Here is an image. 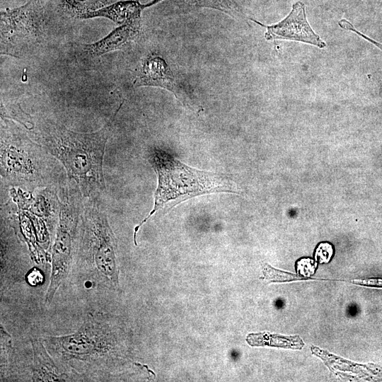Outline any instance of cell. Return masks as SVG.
<instances>
[{
  "label": "cell",
  "mask_w": 382,
  "mask_h": 382,
  "mask_svg": "<svg viewBox=\"0 0 382 382\" xmlns=\"http://www.w3.org/2000/svg\"><path fill=\"white\" fill-rule=\"evenodd\" d=\"M120 108L96 132H75L49 121L40 123L34 132L35 141L62 164L70 182L86 199H97L105 190L103 158Z\"/></svg>",
  "instance_id": "obj_1"
},
{
  "label": "cell",
  "mask_w": 382,
  "mask_h": 382,
  "mask_svg": "<svg viewBox=\"0 0 382 382\" xmlns=\"http://www.w3.org/2000/svg\"><path fill=\"white\" fill-rule=\"evenodd\" d=\"M151 164L157 173L158 185L154 194L153 209L134 228L135 245H137V233L139 229L159 209L172 208L183 201L199 195L239 192L236 184L226 175L190 167L163 150L154 151Z\"/></svg>",
  "instance_id": "obj_2"
},
{
  "label": "cell",
  "mask_w": 382,
  "mask_h": 382,
  "mask_svg": "<svg viewBox=\"0 0 382 382\" xmlns=\"http://www.w3.org/2000/svg\"><path fill=\"white\" fill-rule=\"evenodd\" d=\"M1 176L13 186L33 190L54 183L55 160L16 125H1Z\"/></svg>",
  "instance_id": "obj_3"
},
{
  "label": "cell",
  "mask_w": 382,
  "mask_h": 382,
  "mask_svg": "<svg viewBox=\"0 0 382 382\" xmlns=\"http://www.w3.org/2000/svg\"><path fill=\"white\" fill-rule=\"evenodd\" d=\"M79 255L105 286H119L117 241L97 199H87L81 216Z\"/></svg>",
  "instance_id": "obj_4"
},
{
  "label": "cell",
  "mask_w": 382,
  "mask_h": 382,
  "mask_svg": "<svg viewBox=\"0 0 382 382\" xmlns=\"http://www.w3.org/2000/svg\"><path fill=\"white\" fill-rule=\"evenodd\" d=\"M50 2L29 0L1 11V54L22 57L37 47L45 35Z\"/></svg>",
  "instance_id": "obj_5"
},
{
  "label": "cell",
  "mask_w": 382,
  "mask_h": 382,
  "mask_svg": "<svg viewBox=\"0 0 382 382\" xmlns=\"http://www.w3.org/2000/svg\"><path fill=\"white\" fill-rule=\"evenodd\" d=\"M59 223L52 252V269L45 302L49 305L68 276L72 260L73 245L83 211L82 197L74 185L61 190Z\"/></svg>",
  "instance_id": "obj_6"
},
{
  "label": "cell",
  "mask_w": 382,
  "mask_h": 382,
  "mask_svg": "<svg viewBox=\"0 0 382 382\" xmlns=\"http://www.w3.org/2000/svg\"><path fill=\"white\" fill-rule=\"evenodd\" d=\"M54 355L66 361H95L111 359V328L92 318H87L75 332L64 336H50L45 340Z\"/></svg>",
  "instance_id": "obj_7"
},
{
  "label": "cell",
  "mask_w": 382,
  "mask_h": 382,
  "mask_svg": "<svg viewBox=\"0 0 382 382\" xmlns=\"http://www.w3.org/2000/svg\"><path fill=\"white\" fill-rule=\"evenodd\" d=\"M267 28L265 37L267 40H287L301 42L323 49L327 45L308 23L306 15V6L301 1L292 5L290 13L277 23L265 25L251 19Z\"/></svg>",
  "instance_id": "obj_8"
},
{
  "label": "cell",
  "mask_w": 382,
  "mask_h": 382,
  "mask_svg": "<svg viewBox=\"0 0 382 382\" xmlns=\"http://www.w3.org/2000/svg\"><path fill=\"white\" fill-rule=\"evenodd\" d=\"M140 30L141 16H137L120 25L103 38L81 46L87 55L92 57H99L122 49L139 36Z\"/></svg>",
  "instance_id": "obj_9"
},
{
  "label": "cell",
  "mask_w": 382,
  "mask_h": 382,
  "mask_svg": "<svg viewBox=\"0 0 382 382\" xmlns=\"http://www.w3.org/2000/svg\"><path fill=\"white\" fill-rule=\"evenodd\" d=\"M135 86H158L174 93L183 103V93L177 86L171 70L160 57L151 55L143 62L134 81Z\"/></svg>",
  "instance_id": "obj_10"
},
{
  "label": "cell",
  "mask_w": 382,
  "mask_h": 382,
  "mask_svg": "<svg viewBox=\"0 0 382 382\" xmlns=\"http://www.w3.org/2000/svg\"><path fill=\"white\" fill-rule=\"evenodd\" d=\"M161 1L162 0H153L148 4H141L138 1L122 0L103 8L85 13L81 15L78 19L105 18L118 25H122L131 18L141 16V12L145 8L151 6Z\"/></svg>",
  "instance_id": "obj_11"
},
{
  "label": "cell",
  "mask_w": 382,
  "mask_h": 382,
  "mask_svg": "<svg viewBox=\"0 0 382 382\" xmlns=\"http://www.w3.org/2000/svg\"><path fill=\"white\" fill-rule=\"evenodd\" d=\"M34 351V369L32 377L33 381H68L55 366L54 361L47 354L42 343L35 340L33 342Z\"/></svg>",
  "instance_id": "obj_12"
},
{
  "label": "cell",
  "mask_w": 382,
  "mask_h": 382,
  "mask_svg": "<svg viewBox=\"0 0 382 382\" xmlns=\"http://www.w3.org/2000/svg\"><path fill=\"white\" fill-rule=\"evenodd\" d=\"M122 0H55L57 9L70 18L78 19L87 12L96 11Z\"/></svg>",
  "instance_id": "obj_13"
},
{
  "label": "cell",
  "mask_w": 382,
  "mask_h": 382,
  "mask_svg": "<svg viewBox=\"0 0 382 382\" xmlns=\"http://www.w3.org/2000/svg\"><path fill=\"white\" fill-rule=\"evenodd\" d=\"M186 3L197 6L216 8L231 15L238 9L232 0H183Z\"/></svg>",
  "instance_id": "obj_14"
},
{
  "label": "cell",
  "mask_w": 382,
  "mask_h": 382,
  "mask_svg": "<svg viewBox=\"0 0 382 382\" xmlns=\"http://www.w3.org/2000/svg\"><path fill=\"white\" fill-rule=\"evenodd\" d=\"M333 254L334 248L332 244L327 242L320 243L314 253L315 260L320 263H327L330 260Z\"/></svg>",
  "instance_id": "obj_15"
},
{
  "label": "cell",
  "mask_w": 382,
  "mask_h": 382,
  "mask_svg": "<svg viewBox=\"0 0 382 382\" xmlns=\"http://www.w3.org/2000/svg\"><path fill=\"white\" fill-rule=\"evenodd\" d=\"M317 268V263L309 257L302 258L296 262V270L299 274L308 277L313 274Z\"/></svg>",
  "instance_id": "obj_16"
},
{
  "label": "cell",
  "mask_w": 382,
  "mask_h": 382,
  "mask_svg": "<svg viewBox=\"0 0 382 382\" xmlns=\"http://www.w3.org/2000/svg\"><path fill=\"white\" fill-rule=\"evenodd\" d=\"M338 25L343 30L351 31V32H353V33L357 34L359 36H360L363 39L366 40V41H369V42L372 43L373 45H374L376 47H377L379 50H381L382 51V44L381 43L376 41L374 39L370 38L367 35L363 34L362 33H361L360 31L357 30L354 28V26L349 21H348L347 20H346V19L340 20L338 22Z\"/></svg>",
  "instance_id": "obj_17"
},
{
  "label": "cell",
  "mask_w": 382,
  "mask_h": 382,
  "mask_svg": "<svg viewBox=\"0 0 382 382\" xmlns=\"http://www.w3.org/2000/svg\"><path fill=\"white\" fill-rule=\"evenodd\" d=\"M27 279L30 284L37 285L42 282L43 275L39 270L35 268L28 274Z\"/></svg>",
  "instance_id": "obj_18"
},
{
  "label": "cell",
  "mask_w": 382,
  "mask_h": 382,
  "mask_svg": "<svg viewBox=\"0 0 382 382\" xmlns=\"http://www.w3.org/2000/svg\"><path fill=\"white\" fill-rule=\"evenodd\" d=\"M276 305L277 307L280 308L283 306V301L281 300H279L276 302Z\"/></svg>",
  "instance_id": "obj_19"
}]
</instances>
